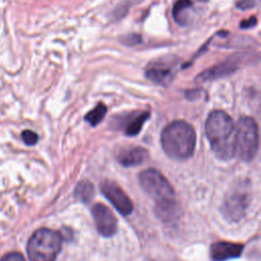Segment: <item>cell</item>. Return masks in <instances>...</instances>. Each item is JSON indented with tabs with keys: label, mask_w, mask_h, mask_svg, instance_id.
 Masks as SVG:
<instances>
[{
	"label": "cell",
	"mask_w": 261,
	"mask_h": 261,
	"mask_svg": "<svg viewBox=\"0 0 261 261\" xmlns=\"http://www.w3.org/2000/svg\"><path fill=\"white\" fill-rule=\"evenodd\" d=\"M175 74V63L171 60L168 61H155L151 62L145 70V75L151 82L160 85H169Z\"/></svg>",
	"instance_id": "52a82bcc"
},
{
	"label": "cell",
	"mask_w": 261,
	"mask_h": 261,
	"mask_svg": "<svg viewBox=\"0 0 261 261\" xmlns=\"http://www.w3.org/2000/svg\"><path fill=\"white\" fill-rule=\"evenodd\" d=\"M74 196L84 203L90 202L94 197V186L88 180L80 181L75 187Z\"/></svg>",
	"instance_id": "2e32d148"
},
{
	"label": "cell",
	"mask_w": 261,
	"mask_h": 261,
	"mask_svg": "<svg viewBox=\"0 0 261 261\" xmlns=\"http://www.w3.org/2000/svg\"><path fill=\"white\" fill-rule=\"evenodd\" d=\"M139 181L143 190L157 201L172 199L174 191L166 177L154 168L143 170L139 174Z\"/></svg>",
	"instance_id": "5b68a950"
},
{
	"label": "cell",
	"mask_w": 261,
	"mask_h": 261,
	"mask_svg": "<svg viewBox=\"0 0 261 261\" xmlns=\"http://www.w3.org/2000/svg\"><path fill=\"white\" fill-rule=\"evenodd\" d=\"M205 134L218 158L228 160L236 155V125L226 112L212 111L205 122Z\"/></svg>",
	"instance_id": "6da1fadb"
},
{
	"label": "cell",
	"mask_w": 261,
	"mask_h": 261,
	"mask_svg": "<svg viewBox=\"0 0 261 261\" xmlns=\"http://www.w3.org/2000/svg\"><path fill=\"white\" fill-rule=\"evenodd\" d=\"M121 42H123L127 46H134V45L141 42V36L138 35V34H130V35L124 36L121 39Z\"/></svg>",
	"instance_id": "d6986e66"
},
{
	"label": "cell",
	"mask_w": 261,
	"mask_h": 261,
	"mask_svg": "<svg viewBox=\"0 0 261 261\" xmlns=\"http://www.w3.org/2000/svg\"><path fill=\"white\" fill-rule=\"evenodd\" d=\"M101 192L120 214L128 215L132 213L134 209L132 200L115 182L104 180L101 184Z\"/></svg>",
	"instance_id": "8992f818"
},
{
	"label": "cell",
	"mask_w": 261,
	"mask_h": 261,
	"mask_svg": "<svg viewBox=\"0 0 261 261\" xmlns=\"http://www.w3.org/2000/svg\"><path fill=\"white\" fill-rule=\"evenodd\" d=\"M259 146L258 125L254 118L243 116L236 125V155L245 161H251Z\"/></svg>",
	"instance_id": "277c9868"
},
{
	"label": "cell",
	"mask_w": 261,
	"mask_h": 261,
	"mask_svg": "<svg viewBox=\"0 0 261 261\" xmlns=\"http://www.w3.org/2000/svg\"><path fill=\"white\" fill-rule=\"evenodd\" d=\"M248 193L244 190H236L230 192L223 204V213L230 220H239L244 216L249 203Z\"/></svg>",
	"instance_id": "ba28073f"
},
{
	"label": "cell",
	"mask_w": 261,
	"mask_h": 261,
	"mask_svg": "<svg viewBox=\"0 0 261 261\" xmlns=\"http://www.w3.org/2000/svg\"><path fill=\"white\" fill-rule=\"evenodd\" d=\"M21 140L23 141V143L28 146H34L38 143L39 141V137L38 135L31 130V129H25L21 133Z\"/></svg>",
	"instance_id": "ac0fdd59"
},
{
	"label": "cell",
	"mask_w": 261,
	"mask_h": 261,
	"mask_svg": "<svg viewBox=\"0 0 261 261\" xmlns=\"http://www.w3.org/2000/svg\"><path fill=\"white\" fill-rule=\"evenodd\" d=\"M97 230L104 237H112L117 229V221L111 210L103 204H96L92 208Z\"/></svg>",
	"instance_id": "9c48e42d"
},
{
	"label": "cell",
	"mask_w": 261,
	"mask_h": 261,
	"mask_svg": "<svg viewBox=\"0 0 261 261\" xmlns=\"http://www.w3.org/2000/svg\"><path fill=\"white\" fill-rule=\"evenodd\" d=\"M106 112H107L106 106L103 103H99L85 115V120L92 126H96L98 123H100L103 120Z\"/></svg>",
	"instance_id": "e0dca14e"
},
{
	"label": "cell",
	"mask_w": 261,
	"mask_h": 261,
	"mask_svg": "<svg viewBox=\"0 0 261 261\" xmlns=\"http://www.w3.org/2000/svg\"><path fill=\"white\" fill-rule=\"evenodd\" d=\"M236 70V66L231 61H226L224 63L218 64L212 68H209L206 71L201 72L198 76V81H208L216 77H221L223 75H228Z\"/></svg>",
	"instance_id": "4fadbf2b"
},
{
	"label": "cell",
	"mask_w": 261,
	"mask_h": 261,
	"mask_svg": "<svg viewBox=\"0 0 261 261\" xmlns=\"http://www.w3.org/2000/svg\"><path fill=\"white\" fill-rule=\"evenodd\" d=\"M148 158V151L142 147L122 149L117 154V161L125 167L142 164Z\"/></svg>",
	"instance_id": "8fae6325"
},
{
	"label": "cell",
	"mask_w": 261,
	"mask_h": 261,
	"mask_svg": "<svg viewBox=\"0 0 261 261\" xmlns=\"http://www.w3.org/2000/svg\"><path fill=\"white\" fill-rule=\"evenodd\" d=\"M193 6V0H176L172 7V16L174 20L180 25H186Z\"/></svg>",
	"instance_id": "5bb4252c"
},
{
	"label": "cell",
	"mask_w": 261,
	"mask_h": 261,
	"mask_svg": "<svg viewBox=\"0 0 261 261\" xmlns=\"http://www.w3.org/2000/svg\"><path fill=\"white\" fill-rule=\"evenodd\" d=\"M196 132L184 120H174L168 123L161 132V146L165 154L174 160L190 158L196 148Z\"/></svg>",
	"instance_id": "7a4b0ae2"
},
{
	"label": "cell",
	"mask_w": 261,
	"mask_h": 261,
	"mask_svg": "<svg viewBox=\"0 0 261 261\" xmlns=\"http://www.w3.org/2000/svg\"><path fill=\"white\" fill-rule=\"evenodd\" d=\"M257 24V17L256 16H251L250 18L243 19L240 23L241 29H251L254 28Z\"/></svg>",
	"instance_id": "44dd1931"
},
{
	"label": "cell",
	"mask_w": 261,
	"mask_h": 261,
	"mask_svg": "<svg viewBox=\"0 0 261 261\" xmlns=\"http://www.w3.org/2000/svg\"><path fill=\"white\" fill-rule=\"evenodd\" d=\"M149 116H150V113L148 111H145V112L139 113L135 117H132V119L127 122L124 128V134L129 137L137 136L142 130V127L144 123L148 120Z\"/></svg>",
	"instance_id": "9a60e30c"
},
{
	"label": "cell",
	"mask_w": 261,
	"mask_h": 261,
	"mask_svg": "<svg viewBox=\"0 0 261 261\" xmlns=\"http://www.w3.org/2000/svg\"><path fill=\"white\" fill-rule=\"evenodd\" d=\"M62 246V236L50 228L36 230L28 242L30 261H55Z\"/></svg>",
	"instance_id": "3957f363"
},
{
	"label": "cell",
	"mask_w": 261,
	"mask_h": 261,
	"mask_svg": "<svg viewBox=\"0 0 261 261\" xmlns=\"http://www.w3.org/2000/svg\"><path fill=\"white\" fill-rule=\"evenodd\" d=\"M0 261H25L23 256L17 252L8 253L4 255L2 258H0Z\"/></svg>",
	"instance_id": "ffe728a7"
},
{
	"label": "cell",
	"mask_w": 261,
	"mask_h": 261,
	"mask_svg": "<svg viewBox=\"0 0 261 261\" xmlns=\"http://www.w3.org/2000/svg\"><path fill=\"white\" fill-rule=\"evenodd\" d=\"M255 5V1L254 0H241L237 3V7L245 10V9H249L251 7H253Z\"/></svg>",
	"instance_id": "7402d4cb"
},
{
	"label": "cell",
	"mask_w": 261,
	"mask_h": 261,
	"mask_svg": "<svg viewBox=\"0 0 261 261\" xmlns=\"http://www.w3.org/2000/svg\"><path fill=\"white\" fill-rule=\"evenodd\" d=\"M243 250L242 244L220 241L211 245L210 258L212 261H226L240 257Z\"/></svg>",
	"instance_id": "30bf717a"
},
{
	"label": "cell",
	"mask_w": 261,
	"mask_h": 261,
	"mask_svg": "<svg viewBox=\"0 0 261 261\" xmlns=\"http://www.w3.org/2000/svg\"><path fill=\"white\" fill-rule=\"evenodd\" d=\"M155 213L162 221H170L179 215V206L173 198L157 201Z\"/></svg>",
	"instance_id": "7c38bea8"
}]
</instances>
